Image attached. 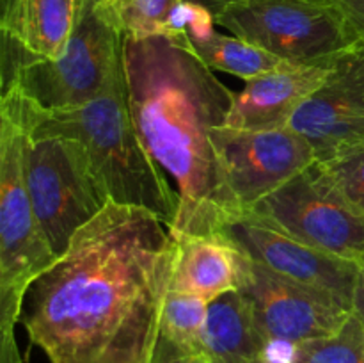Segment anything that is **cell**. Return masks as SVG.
Listing matches in <instances>:
<instances>
[{"mask_svg":"<svg viewBox=\"0 0 364 363\" xmlns=\"http://www.w3.org/2000/svg\"><path fill=\"white\" fill-rule=\"evenodd\" d=\"M174 251L155 214L110 201L28 287L31 342L50 363H149Z\"/></svg>","mask_w":364,"mask_h":363,"instance_id":"1","label":"cell"},{"mask_svg":"<svg viewBox=\"0 0 364 363\" xmlns=\"http://www.w3.org/2000/svg\"><path fill=\"white\" fill-rule=\"evenodd\" d=\"M128 105L142 144L176 184L173 235H213L235 210L220 178L212 130L235 93L213 75L187 34L123 36Z\"/></svg>","mask_w":364,"mask_h":363,"instance_id":"2","label":"cell"},{"mask_svg":"<svg viewBox=\"0 0 364 363\" xmlns=\"http://www.w3.org/2000/svg\"><path fill=\"white\" fill-rule=\"evenodd\" d=\"M0 109L16 116L31 135H66L80 141L102 173L112 201L141 206L167 228L173 226L178 194L142 144L128 105L123 68L98 98L82 105L43 109L9 89L2 91Z\"/></svg>","mask_w":364,"mask_h":363,"instance_id":"3","label":"cell"},{"mask_svg":"<svg viewBox=\"0 0 364 363\" xmlns=\"http://www.w3.org/2000/svg\"><path fill=\"white\" fill-rule=\"evenodd\" d=\"M123 68V32L107 0H82L63 56L41 59L2 36V91L43 109H68L98 98Z\"/></svg>","mask_w":364,"mask_h":363,"instance_id":"4","label":"cell"},{"mask_svg":"<svg viewBox=\"0 0 364 363\" xmlns=\"http://www.w3.org/2000/svg\"><path fill=\"white\" fill-rule=\"evenodd\" d=\"M25 128L0 109V363H23L14 327L32 281L57 260L28 196Z\"/></svg>","mask_w":364,"mask_h":363,"instance_id":"5","label":"cell"},{"mask_svg":"<svg viewBox=\"0 0 364 363\" xmlns=\"http://www.w3.org/2000/svg\"><path fill=\"white\" fill-rule=\"evenodd\" d=\"M23 173L36 216L57 256L112 201L91 153L66 135H31L25 130Z\"/></svg>","mask_w":364,"mask_h":363,"instance_id":"6","label":"cell"},{"mask_svg":"<svg viewBox=\"0 0 364 363\" xmlns=\"http://www.w3.org/2000/svg\"><path fill=\"white\" fill-rule=\"evenodd\" d=\"M213 18L233 36L284 63L331 64L361 45L326 0H244Z\"/></svg>","mask_w":364,"mask_h":363,"instance_id":"7","label":"cell"},{"mask_svg":"<svg viewBox=\"0 0 364 363\" xmlns=\"http://www.w3.org/2000/svg\"><path fill=\"white\" fill-rule=\"evenodd\" d=\"M247 210L313 248L364 262V212L318 160Z\"/></svg>","mask_w":364,"mask_h":363,"instance_id":"8","label":"cell"},{"mask_svg":"<svg viewBox=\"0 0 364 363\" xmlns=\"http://www.w3.org/2000/svg\"><path fill=\"white\" fill-rule=\"evenodd\" d=\"M215 233L237 246L252 262L287 280L326 292L354 310L361 263L297 241L247 209L228 212Z\"/></svg>","mask_w":364,"mask_h":363,"instance_id":"9","label":"cell"},{"mask_svg":"<svg viewBox=\"0 0 364 363\" xmlns=\"http://www.w3.org/2000/svg\"><path fill=\"white\" fill-rule=\"evenodd\" d=\"M212 142L235 209H249L316 160L311 144L291 127L242 130L224 125L213 128Z\"/></svg>","mask_w":364,"mask_h":363,"instance_id":"10","label":"cell"},{"mask_svg":"<svg viewBox=\"0 0 364 363\" xmlns=\"http://www.w3.org/2000/svg\"><path fill=\"white\" fill-rule=\"evenodd\" d=\"M238 290L251 305L267 345L331 337L354 312L333 295L287 280L251 258Z\"/></svg>","mask_w":364,"mask_h":363,"instance_id":"11","label":"cell"},{"mask_svg":"<svg viewBox=\"0 0 364 363\" xmlns=\"http://www.w3.org/2000/svg\"><path fill=\"white\" fill-rule=\"evenodd\" d=\"M288 127L311 144L318 162L364 149V45L334 60L323 84L299 107Z\"/></svg>","mask_w":364,"mask_h":363,"instance_id":"12","label":"cell"},{"mask_svg":"<svg viewBox=\"0 0 364 363\" xmlns=\"http://www.w3.org/2000/svg\"><path fill=\"white\" fill-rule=\"evenodd\" d=\"M331 64L281 63L245 82L235 93L226 127L242 130H274L288 127L299 107L323 84Z\"/></svg>","mask_w":364,"mask_h":363,"instance_id":"13","label":"cell"},{"mask_svg":"<svg viewBox=\"0 0 364 363\" xmlns=\"http://www.w3.org/2000/svg\"><path fill=\"white\" fill-rule=\"evenodd\" d=\"M173 235V233H171ZM176 242L171 290L212 302L226 292L238 290L249 265L237 246L219 233L173 235Z\"/></svg>","mask_w":364,"mask_h":363,"instance_id":"14","label":"cell"},{"mask_svg":"<svg viewBox=\"0 0 364 363\" xmlns=\"http://www.w3.org/2000/svg\"><path fill=\"white\" fill-rule=\"evenodd\" d=\"M267 340L258 330L251 305L240 290H231L208 302L201 335L205 363H263Z\"/></svg>","mask_w":364,"mask_h":363,"instance_id":"15","label":"cell"},{"mask_svg":"<svg viewBox=\"0 0 364 363\" xmlns=\"http://www.w3.org/2000/svg\"><path fill=\"white\" fill-rule=\"evenodd\" d=\"M82 0H0V31L41 59L63 56Z\"/></svg>","mask_w":364,"mask_h":363,"instance_id":"16","label":"cell"},{"mask_svg":"<svg viewBox=\"0 0 364 363\" xmlns=\"http://www.w3.org/2000/svg\"><path fill=\"white\" fill-rule=\"evenodd\" d=\"M191 45L210 70L226 71L244 78L245 82L284 63L238 36L220 34L217 31L201 41H192Z\"/></svg>","mask_w":364,"mask_h":363,"instance_id":"17","label":"cell"},{"mask_svg":"<svg viewBox=\"0 0 364 363\" xmlns=\"http://www.w3.org/2000/svg\"><path fill=\"white\" fill-rule=\"evenodd\" d=\"M206 313L208 302L169 288L160 313V333L185 352L201 358V335Z\"/></svg>","mask_w":364,"mask_h":363,"instance_id":"18","label":"cell"},{"mask_svg":"<svg viewBox=\"0 0 364 363\" xmlns=\"http://www.w3.org/2000/svg\"><path fill=\"white\" fill-rule=\"evenodd\" d=\"M290 363H364V322L352 312L331 337L294 345Z\"/></svg>","mask_w":364,"mask_h":363,"instance_id":"19","label":"cell"},{"mask_svg":"<svg viewBox=\"0 0 364 363\" xmlns=\"http://www.w3.org/2000/svg\"><path fill=\"white\" fill-rule=\"evenodd\" d=\"M183 0H107L123 36L166 34L174 11Z\"/></svg>","mask_w":364,"mask_h":363,"instance_id":"20","label":"cell"},{"mask_svg":"<svg viewBox=\"0 0 364 363\" xmlns=\"http://www.w3.org/2000/svg\"><path fill=\"white\" fill-rule=\"evenodd\" d=\"M323 164V162H322ZM333 180L358 209L364 212V149L323 164Z\"/></svg>","mask_w":364,"mask_h":363,"instance_id":"21","label":"cell"},{"mask_svg":"<svg viewBox=\"0 0 364 363\" xmlns=\"http://www.w3.org/2000/svg\"><path fill=\"white\" fill-rule=\"evenodd\" d=\"M326 2L341 14L352 34L364 45V0H326Z\"/></svg>","mask_w":364,"mask_h":363,"instance_id":"22","label":"cell"},{"mask_svg":"<svg viewBox=\"0 0 364 363\" xmlns=\"http://www.w3.org/2000/svg\"><path fill=\"white\" fill-rule=\"evenodd\" d=\"M149 363H203V359L185 352L183 349L178 347L174 342L160 333Z\"/></svg>","mask_w":364,"mask_h":363,"instance_id":"23","label":"cell"},{"mask_svg":"<svg viewBox=\"0 0 364 363\" xmlns=\"http://www.w3.org/2000/svg\"><path fill=\"white\" fill-rule=\"evenodd\" d=\"M185 2L198 4V6H201V7H205V9H208L212 14H215V13H219L220 9H224V7L231 6V4L244 2V0H185Z\"/></svg>","mask_w":364,"mask_h":363,"instance_id":"24","label":"cell"},{"mask_svg":"<svg viewBox=\"0 0 364 363\" xmlns=\"http://www.w3.org/2000/svg\"><path fill=\"white\" fill-rule=\"evenodd\" d=\"M263 363H283V362H274V359H267L265 358V362H263Z\"/></svg>","mask_w":364,"mask_h":363,"instance_id":"25","label":"cell"},{"mask_svg":"<svg viewBox=\"0 0 364 363\" xmlns=\"http://www.w3.org/2000/svg\"><path fill=\"white\" fill-rule=\"evenodd\" d=\"M203 363H205V362H203Z\"/></svg>","mask_w":364,"mask_h":363,"instance_id":"26","label":"cell"}]
</instances>
